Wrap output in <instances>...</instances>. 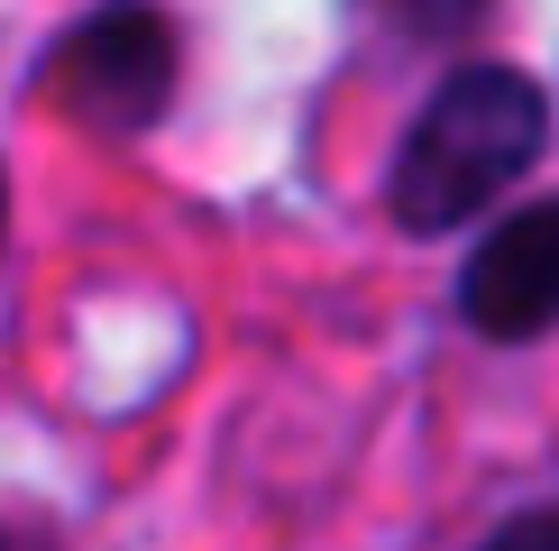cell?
Listing matches in <instances>:
<instances>
[{"instance_id": "3", "label": "cell", "mask_w": 559, "mask_h": 551, "mask_svg": "<svg viewBox=\"0 0 559 551\" xmlns=\"http://www.w3.org/2000/svg\"><path fill=\"white\" fill-rule=\"evenodd\" d=\"M459 304L486 340H532L559 321V202H532L504 230H486V248L468 258Z\"/></svg>"}, {"instance_id": "1", "label": "cell", "mask_w": 559, "mask_h": 551, "mask_svg": "<svg viewBox=\"0 0 559 551\" xmlns=\"http://www.w3.org/2000/svg\"><path fill=\"white\" fill-rule=\"evenodd\" d=\"M542 156V92L514 65H468L431 92L413 120L404 156H394V221L404 230H459Z\"/></svg>"}, {"instance_id": "4", "label": "cell", "mask_w": 559, "mask_h": 551, "mask_svg": "<svg viewBox=\"0 0 559 551\" xmlns=\"http://www.w3.org/2000/svg\"><path fill=\"white\" fill-rule=\"evenodd\" d=\"M394 19L423 28V37H450V28H468V19H477V0H394Z\"/></svg>"}, {"instance_id": "2", "label": "cell", "mask_w": 559, "mask_h": 551, "mask_svg": "<svg viewBox=\"0 0 559 551\" xmlns=\"http://www.w3.org/2000/svg\"><path fill=\"white\" fill-rule=\"evenodd\" d=\"M46 92L56 110H74L83 129H147L175 92V28L147 10V0H120V10H92L74 37L46 56Z\"/></svg>"}, {"instance_id": "5", "label": "cell", "mask_w": 559, "mask_h": 551, "mask_svg": "<svg viewBox=\"0 0 559 551\" xmlns=\"http://www.w3.org/2000/svg\"><path fill=\"white\" fill-rule=\"evenodd\" d=\"M477 551H559V515H523V524H504V534L477 542Z\"/></svg>"}]
</instances>
